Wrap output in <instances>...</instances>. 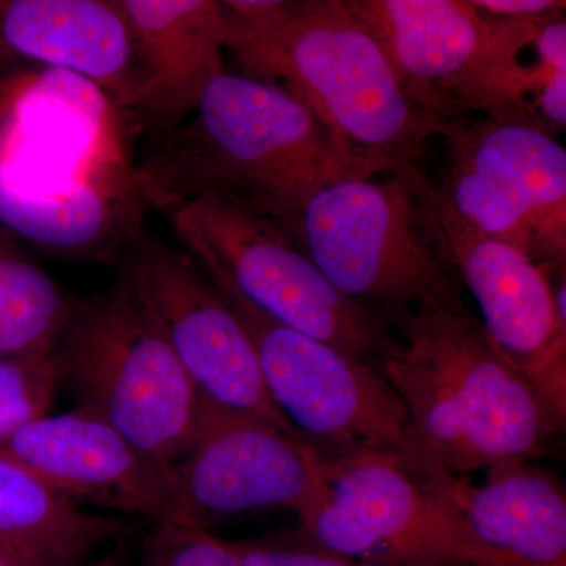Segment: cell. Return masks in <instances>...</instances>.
<instances>
[{"instance_id":"cell-1","label":"cell","mask_w":566,"mask_h":566,"mask_svg":"<svg viewBox=\"0 0 566 566\" xmlns=\"http://www.w3.org/2000/svg\"><path fill=\"white\" fill-rule=\"evenodd\" d=\"M122 114L66 71L0 80V227L66 255L106 253L139 232Z\"/></svg>"},{"instance_id":"cell-2","label":"cell","mask_w":566,"mask_h":566,"mask_svg":"<svg viewBox=\"0 0 566 566\" xmlns=\"http://www.w3.org/2000/svg\"><path fill=\"white\" fill-rule=\"evenodd\" d=\"M394 170L352 150L293 93L223 71L137 167V182L144 205L170 210L216 193L282 226L326 186Z\"/></svg>"},{"instance_id":"cell-3","label":"cell","mask_w":566,"mask_h":566,"mask_svg":"<svg viewBox=\"0 0 566 566\" xmlns=\"http://www.w3.org/2000/svg\"><path fill=\"white\" fill-rule=\"evenodd\" d=\"M221 3L240 74L293 93L352 150L403 169L441 133L346 0Z\"/></svg>"},{"instance_id":"cell-4","label":"cell","mask_w":566,"mask_h":566,"mask_svg":"<svg viewBox=\"0 0 566 566\" xmlns=\"http://www.w3.org/2000/svg\"><path fill=\"white\" fill-rule=\"evenodd\" d=\"M392 323L397 335L378 370L439 469L471 479L549 453L560 430L463 296L417 307Z\"/></svg>"},{"instance_id":"cell-5","label":"cell","mask_w":566,"mask_h":566,"mask_svg":"<svg viewBox=\"0 0 566 566\" xmlns=\"http://www.w3.org/2000/svg\"><path fill=\"white\" fill-rule=\"evenodd\" d=\"M419 170L334 182L281 226L338 292L390 323L461 296L455 268L428 221Z\"/></svg>"},{"instance_id":"cell-6","label":"cell","mask_w":566,"mask_h":566,"mask_svg":"<svg viewBox=\"0 0 566 566\" xmlns=\"http://www.w3.org/2000/svg\"><path fill=\"white\" fill-rule=\"evenodd\" d=\"M59 386L164 464L191 441L200 395L132 285L80 301L52 352Z\"/></svg>"},{"instance_id":"cell-7","label":"cell","mask_w":566,"mask_h":566,"mask_svg":"<svg viewBox=\"0 0 566 566\" xmlns=\"http://www.w3.org/2000/svg\"><path fill=\"white\" fill-rule=\"evenodd\" d=\"M167 212L182 251L212 283L274 322L378 368L392 342L389 319L338 292L273 219L216 193Z\"/></svg>"},{"instance_id":"cell-8","label":"cell","mask_w":566,"mask_h":566,"mask_svg":"<svg viewBox=\"0 0 566 566\" xmlns=\"http://www.w3.org/2000/svg\"><path fill=\"white\" fill-rule=\"evenodd\" d=\"M216 289L244 324L275 408L319 455L398 457L434 482L447 474L423 452L400 398L375 365L274 322L226 286Z\"/></svg>"},{"instance_id":"cell-9","label":"cell","mask_w":566,"mask_h":566,"mask_svg":"<svg viewBox=\"0 0 566 566\" xmlns=\"http://www.w3.org/2000/svg\"><path fill=\"white\" fill-rule=\"evenodd\" d=\"M322 461L326 490L297 516L296 534L314 545L390 566H509L444 491L403 458Z\"/></svg>"},{"instance_id":"cell-10","label":"cell","mask_w":566,"mask_h":566,"mask_svg":"<svg viewBox=\"0 0 566 566\" xmlns=\"http://www.w3.org/2000/svg\"><path fill=\"white\" fill-rule=\"evenodd\" d=\"M436 196L479 232L509 241L557 275L566 263V150L536 118L465 117L442 125Z\"/></svg>"},{"instance_id":"cell-11","label":"cell","mask_w":566,"mask_h":566,"mask_svg":"<svg viewBox=\"0 0 566 566\" xmlns=\"http://www.w3.org/2000/svg\"><path fill=\"white\" fill-rule=\"evenodd\" d=\"M370 29L411 102L439 125L510 117L506 22L490 21L469 0H346Z\"/></svg>"},{"instance_id":"cell-12","label":"cell","mask_w":566,"mask_h":566,"mask_svg":"<svg viewBox=\"0 0 566 566\" xmlns=\"http://www.w3.org/2000/svg\"><path fill=\"white\" fill-rule=\"evenodd\" d=\"M431 229L480 308L495 349L527 379L560 433L566 428V326L554 308L549 270L509 241L461 221L419 172Z\"/></svg>"},{"instance_id":"cell-13","label":"cell","mask_w":566,"mask_h":566,"mask_svg":"<svg viewBox=\"0 0 566 566\" xmlns=\"http://www.w3.org/2000/svg\"><path fill=\"white\" fill-rule=\"evenodd\" d=\"M123 275L202 400L294 431L268 395L240 316L188 253L144 241Z\"/></svg>"},{"instance_id":"cell-14","label":"cell","mask_w":566,"mask_h":566,"mask_svg":"<svg viewBox=\"0 0 566 566\" xmlns=\"http://www.w3.org/2000/svg\"><path fill=\"white\" fill-rule=\"evenodd\" d=\"M175 479L193 527L230 517L311 509L326 490L323 461L301 436L200 398L196 430Z\"/></svg>"},{"instance_id":"cell-15","label":"cell","mask_w":566,"mask_h":566,"mask_svg":"<svg viewBox=\"0 0 566 566\" xmlns=\"http://www.w3.org/2000/svg\"><path fill=\"white\" fill-rule=\"evenodd\" d=\"M0 453L85 509L192 526L172 465L84 409L50 412L24 424L0 441Z\"/></svg>"},{"instance_id":"cell-16","label":"cell","mask_w":566,"mask_h":566,"mask_svg":"<svg viewBox=\"0 0 566 566\" xmlns=\"http://www.w3.org/2000/svg\"><path fill=\"white\" fill-rule=\"evenodd\" d=\"M140 74L136 114L166 136L188 120L226 70L227 25L218 0H120Z\"/></svg>"},{"instance_id":"cell-17","label":"cell","mask_w":566,"mask_h":566,"mask_svg":"<svg viewBox=\"0 0 566 566\" xmlns=\"http://www.w3.org/2000/svg\"><path fill=\"white\" fill-rule=\"evenodd\" d=\"M0 43L92 82L122 112L139 106V66L120 0H6Z\"/></svg>"},{"instance_id":"cell-18","label":"cell","mask_w":566,"mask_h":566,"mask_svg":"<svg viewBox=\"0 0 566 566\" xmlns=\"http://www.w3.org/2000/svg\"><path fill=\"white\" fill-rule=\"evenodd\" d=\"M439 488L506 565L566 566L565 486L535 461L497 465L479 485L450 475Z\"/></svg>"},{"instance_id":"cell-19","label":"cell","mask_w":566,"mask_h":566,"mask_svg":"<svg viewBox=\"0 0 566 566\" xmlns=\"http://www.w3.org/2000/svg\"><path fill=\"white\" fill-rule=\"evenodd\" d=\"M133 528L120 517L74 504L0 453V546L48 566H76Z\"/></svg>"},{"instance_id":"cell-20","label":"cell","mask_w":566,"mask_h":566,"mask_svg":"<svg viewBox=\"0 0 566 566\" xmlns=\"http://www.w3.org/2000/svg\"><path fill=\"white\" fill-rule=\"evenodd\" d=\"M80 301L0 241V357L50 356Z\"/></svg>"},{"instance_id":"cell-21","label":"cell","mask_w":566,"mask_h":566,"mask_svg":"<svg viewBox=\"0 0 566 566\" xmlns=\"http://www.w3.org/2000/svg\"><path fill=\"white\" fill-rule=\"evenodd\" d=\"M59 389L52 354L0 357V441L50 415Z\"/></svg>"},{"instance_id":"cell-22","label":"cell","mask_w":566,"mask_h":566,"mask_svg":"<svg viewBox=\"0 0 566 566\" xmlns=\"http://www.w3.org/2000/svg\"><path fill=\"white\" fill-rule=\"evenodd\" d=\"M140 566H241L229 539L207 528L153 524L142 543Z\"/></svg>"},{"instance_id":"cell-23","label":"cell","mask_w":566,"mask_h":566,"mask_svg":"<svg viewBox=\"0 0 566 566\" xmlns=\"http://www.w3.org/2000/svg\"><path fill=\"white\" fill-rule=\"evenodd\" d=\"M232 543L241 566H390L342 556L314 545L296 532Z\"/></svg>"},{"instance_id":"cell-24","label":"cell","mask_w":566,"mask_h":566,"mask_svg":"<svg viewBox=\"0 0 566 566\" xmlns=\"http://www.w3.org/2000/svg\"><path fill=\"white\" fill-rule=\"evenodd\" d=\"M490 21H535L565 14L564 0H469Z\"/></svg>"},{"instance_id":"cell-25","label":"cell","mask_w":566,"mask_h":566,"mask_svg":"<svg viewBox=\"0 0 566 566\" xmlns=\"http://www.w3.org/2000/svg\"><path fill=\"white\" fill-rule=\"evenodd\" d=\"M0 566H48L0 546Z\"/></svg>"},{"instance_id":"cell-26","label":"cell","mask_w":566,"mask_h":566,"mask_svg":"<svg viewBox=\"0 0 566 566\" xmlns=\"http://www.w3.org/2000/svg\"><path fill=\"white\" fill-rule=\"evenodd\" d=\"M76 566H129L126 560L125 554L122 551H115V553L107 554V556L88 558V560L82 562Z\"/></svg>"}]
</instances>
